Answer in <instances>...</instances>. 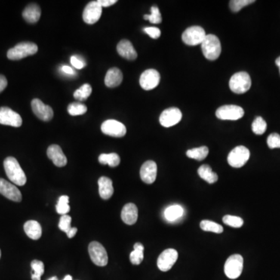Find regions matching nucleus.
I'll return each mask as SVG.
<instances>
[{
  "label": "nucleus",
  "mask_w": 280,
  "mask_h": 280,
  "mask_svg": "<svg viewBox=\"0 0 280 280\" xmlns=\"http://www.w3.org/2000/svg\"><path fill=\"white\" fill-rule=\"evenodd\" d=\"M71 64L74 68L77 69H81L85 66L86 63L84 61L81 60L77 56H72L70 59Z\"/></svg>",
  "instance_id": "obj_43"
},
{
  "label": "nucleus",
  "mask_w": 280,
  "mask_h": 280,
  "mask_svg": "<svg viewBox=\"0 0 280 280\" xmlns=\"http://www.w3.org/2000/svg\"><path fill=\"white\" fill-rule=\"evenodd\" d=\"M0 194L8 199L13 201L20 202L22 200L21 192H20L17 186H15L5 179H0Z\"/></svg>",
  "instance_id": "obj_17"
},
{
  "label": "nucleus",
  "mask_w": 280,
  "mask_h": 280,
  "mask_svg": "<svg viewBox=\"0 0 280 280\" xmlns=\"http://www.w3.org/2000/svg\"><path fill=\"white\" fill-rule=\"evenodd\" d=\"M77 231L78 230H77V227H72V231L67 235L68 238H72L73 237H75V235H77Z\"/></svg>",
  "instance_id": "obj_47"
},
{
  "label": "nucleus",
  "mask_w": 280,
  "mask_h": 280,
  "mask_svg": "<svg viewBox=\"0 0 280 280\" xmlns=\"http://www.w3.org/2000/svg\"><path fill=\"white\" fill-rule=\"evenodd\" d=\"M267 144L270 149L280 148V136L278 133H272L267 139Z\"/></svg>",
  "instance_id": "obj_41"
},
{
  "label": "nucleus",
  "mask_w": 280,
  "mask_h": 280,
  "mask_svg": "<svg viewBox=\"0 0 280 280\" xmlns=\"http://www.w3.org/2000/svg\"><path fill=\"white\" fill-rule=\"evenodd\" d=\"M91 93V86L90 84H85L81 88L75 90V93H73V97L77 100H80V101H84V100H87L90 97Z\"/></svg>",
  "instance_id": "obj_31"
},
{
  "label": "nucleus",
  "mask_w": 280,
  "mask_h": 280,
  "mask_svg": "<svg viewBox=\"0 0 280 280\" xmlns=\"http://www.w3.org/2000/svg\"><path fill=\"white\" fill-rule=\"evenodd\" d=\"M31 108L35 115L42 121H50L54 115L53 108L49 105L43 103L39 99H34L31 101Z\"/></svg>",
  "instance_id": "obj_16"
},
{
  "label": "nucleus",
  "mask_w": 280,
  "mask_h": 280,
  "mask_svg": "<svg viewBox=\"0 0 280 280\" xmlns=\"http://www.w3.org/2000/svg\"><path fill=\"white\" fill-rule=\"evenodd\" d=\"M145 20H149L152 23H160L162 21V17L160 13L159 8L156 6L151 7V13L149 15H144Z\"/></svg>",
  "instance_id": "obj_38"
},
{
  "label": "nucleus",
  "mask_w": 280,
  "mask_h": 280,
  "mask_svg": "<svg viewBox=\"0 0 280 280\" xmlns=\"http://www.w3.org/2000/svg\"><path fill=\"white\" fill-rule=\"evenodd\" d=\"M89 254L92 262L96 266L104 267L107 266L108 262V254L104 246L97 241H93L89 244Z\"/></svg>",
  "instance_id": "obj_8"
},
{
  "label": "nucleus",
  "mask_w": 280,
  "mask_h": 280,
  "mask_svg": "<svg viewBox=\"0 0 280 280\" xmlns=\"http://www.w3.org/2000/svg\"><path fill=\"white\" fill-rule=\"evenodd\" d=\"M26 235L32 240H38L42 235V229L38 222L35 220H28L23 226Z\"/></svg>",
  "instance_id": "obj_25"
},
{
  "label": "nucleus",
  "mask_w": 280,
  "mask_h": 280,
  "mask_svg": "<svg viewBox=\"0 0 280 280\" xmlns=\"http://www.w3.org/2000/svg\"><path fill=\"white\" fill-rule=\"evenodd\" d=\"M71 222H72V218L69 215H63L61 216L59 223V229L68 235L72 229L71 226Z\"/></svg>",
  "instance_id": "obj_40"
},
{
  "label": "nucleus",
  "mask_w": 280,
  "mask_h": 280,
  "mask_svg": "<svg viewBox=\"0 0 280 280\" xmlns=\"http://www.w3.org/2000/svg\"><path fill=\"white\" fill-rule=\"evenodd\" d=\"M62 72L64 73L68 74V75H74L75 72H74L72 68H71L70 66H63L62 67Z\"/></svg>",
  "instance_id": "obj_46"
},
{
  "label": "nucleus",
  "mask_w": 280,
  "mask_h": 280,
  "mask_svg": "<svg viewBox=\"0 0 280 280\" xmlns=\"http://www.w3.org/2000/svg\"><path fill=\"white\" fill-rule=\"evenodd\" d=\"M184 210L181 206L174 205L167 207L164 211V216L168 221H175L183 216Z\"/></svg>",
  "instance_id": "obj_27"
},
{
  "label": "nucleus",
  "mask_w": 280,
  "mask_h": 280,
  "mask_svg": "<svg viewBox=\"0 0 280 280\" xmlns=\"http://www.w3.org/2000/svg\"><path fill=\"white\" fill-rule=\"evenodd\" d=\"M123 75L121 71L118 68H112L107 72L105 78V85L110 88L118 87L122 82Z\"/></svg>",
  "instance_id": "obj_22"
},
{
  "label": "nucleus",
  "mask_w": 280,
  "mask_h": 280,
  "mask_svg": "<svg viewBox=\"0 0 280 280\" xmlns=\"http://www.w3.org/2000/svg\"><path fill=\"white\" fill-rule=\"evenodd\" d=\"M97 3L101 7H108L116 4L117 0H97Z\"/></svg>",
  "instance_id": "obj_44"
},
{
  "label": "nucleus",
  "mask_w": 280,
  "mask_h": 280,
  "mask_svg": "<svg viewBox=\"0 0 280 280\" xmlns=\"http://www.w3.org/2000/svg\"><path fill=\"white\" fill-rule=\"evenodd\" d=\"M209 154V149L207 146H201V147L194 148L187 151V157L196 161H203Z\"/></svg>",
  "instance_id": "obj_30"
},
{
  "label": "nucleus",
  "mask_w": 280,
  "mask_h": 280,
  "mask_svg": "<svg viewBox=\"0 0 280 280\" xmlns=\"http://www.w3.org/2000/svg\"><path fill=\"white\" fill-rule=\"evenodd\" d=\"M207 35L203 28L198 26H192L184 31L182 38L185 44L195 46L201 44Z\"/></svg>",
  "instance_id": "obj_7"
},
{
  "label": "nucleus",
  "mask_w": 280,
  "mask_h": 280,
  "mask_svg": "<svg viewBox=\"0 0 280 280\" xmlns=\"http://www.w3.org/2000/svg\"><path fill=\"white\" fill-rule=\"evenodd\" d=\"M244 111L241 107L238 105H224L216 110V115L220 120H231L236 121L242 118Z\"/></svg>",
  "instance_id": "obj_9"
},
{
  "label": "nucleus",
  "mask_w": 280,
  "mask_h": 280,
  "mask_svg": "<svg viewBox=\"0 0 280 280\" xmlns=\"http://www.w3.org/2000/svg\"><path fill=\"white\" fill-rule=\"evenodd\" d=\"M161 81V75L159 72L155 69H147L142 73L139 84L145 90H151L156 88Z\"/></svg>",
  "instance_id": "obj_12"
},
{
  "label": "nucleus",
  "mask_w": 280,
  "mask_h": 280,
  "mask_svg": "<svg viewBox=\"0 0 280 280\" xmlns=\"http://www.w3.org/2000/svg\"><path fill=\"white\" fill-rule=\"evenodd\" d=\"M117 51L121 57L128 60H135L138 56L133 44L128 40H121L117 45Z\"/></svg>",
  "instance_id": "obj_20"
},
{
  "label": "nucleus",
  "mask_w": 280,
  "mask_h": 280,
  "mask_svg": "<svg viewBox=\"0 0 280 280\" xmlns=\"http://www.w3.org/2000/svg\"><path fill=\"white\" fill-rule=\"evenodd\" d=\"M204 56L209 60H216L221 53V44L216 35H207L201 44Z\"/></svg>",
  "instance_id": "obj_2"
},
{
  "label": "nucleus",
  "mask_w": 280,
  "mask_h": 280,
  "mask_svg": "<svg viewBox=\"0 0 280 280\" xmlns=\"http://www.w3.org/2000/svg\"><path fill=\"white\" fill-rule=\"evenodd\" d=\"M7 87V80L4 75H0V93Z\"/></svg>",
  "instance_id": "obj_45"
},
{
  "label": "nucleus",
  "mask_w": 280,
  "mask_h": 280,
  "mask_svg": "<svg viewBox=\"0 0 280 280\" xmlns=\"http://www.w3.org/2000/svg\"><path fill=\"white\" fill-rule=\"evenodd\" d=\"M144 247L141 243H136L134 244V250L130 253V262L135 266H138L139 264L143 262L144 254Z\"/></svg>",
  "instance_id": "obj_29"
},
{
  "label": "nucleus",
  "mask_w": 280,
  "mask_h": 280,
  "mask_svg": "<svg viewBox=\"0 0 280 280\" xmlns=\"http://www.w3.org/2000/svg\"><path fill=\"white\" fill-rule=\"evenodd\" d=\"M38 45L33 42H21L10 48L7 58L10 60H20L28 56H33L38 52Z\"/></svg>",
  "instance_id": "obj_3"
},
{
  "label": "nucleus",
  "mask_w": 280,
  "mask_h": 280,
  "mask_svg": "<svg viewBox=\"0 0 280 280\" xmlns=\"http://www.w3.org/2000/svg\"><path fill=\"white\" fill-rule=\"evenodd\" d=\"M68 112L72 116H77L85 114L87 112V108L85 105L81 102H73L69 104L67 108Z\"/></svg>",
  "instance_id": "obj_32"
},
{
  "label": "nucleus",
  "mask_w": 280,
  "mask_h": 280,
  "mask_svg": "<svg viewBox=\"0 0 280 280\" xmlns=\"http://www.w3.org/2000/svg\"><path fill=\"white\" fill-rule=\"evenodd\" d=\"M0 258H1V250H0Z\"/></svg>",
  "instance_id": "obj_51"
},
{
  "label": "nucleus",
  "mask_w": 280,
  "mask_h": 280,
  "mask_svg": "<svg viewBox=\"0 0 280 280\" xmlns=\"http://www.w3.org/2000/svg\"><path fill=\"white\" fill-rule=\"evenodd\" d=\"M101 131L104 134L112 137H123L126 134V128L124 124L113 119L104 121L101 124Z\"/></svg>",
  "instance_id": "obj_10"
},
{
  "label": "nucleus",
  "mask_w": 280,
  "mask_h": 280,
  "mask_svg": "<svg viewBox=\"0 0 280 280\" xmlns=\"http://www.w3.org/2000/svg\"><path fill=\"white\" fill-rule=\"evenodd\" d=\"M254 3V0H231L230 2V8L233 12H239L244 7Z\"/></svg>",
  "instance_id": "obj_39"
},
{
  "label": "nucleus",
  "mask_w": 280,
  "mask_h": 280,
  "mask_svg": "<svg viewBox=\"0 0 280 280\" xmlns=\"http://www.w3.org/2000/svg\"><path fill=\"white\" fill-rule=\"evenodd\" d=\"M62 280H72V276H71V275H66V276H65V278H63V279Z\"/></svg>",
  "instance_id": "obj_49"
},
{
  "label": "nucleus",
  "mask_w": 280,
  "mask_h": 280,
  "mask_svg": "<svg viewBox=\"0 0 280 280\" xmlns=\"http://www.w3.org/2000/svg\"><path fill=\"white\" fill-rule=\"evenodd\" d=\"M0 124L10 125L13 127H20L22 124L20 115L7 107L0 108Z\"/></svg>",
  "instance_id": "obj_15"
},
{
  "label": "nucleus",
  "mask_w": 280,
  "mask_h": 280,
  "mask_svg": "<svg viewBox=\"0 0 280 280\" xmlns=\"http://www.w3.org/2000/svg\"><path fill=\"white\" fill-rule=\"evenodd\" d=\"M4 169L8 179L15 185L23 186L26 184L27 177L16 158L9 157L4 162Z\"/></svg>",
  "instance_id": "obj_1"
},
{
  "label": "nucleus",
  "mask_w": 280,
  "mask_h": 280,
  "mask_svg": "<svg viewBox=\"0 0 280 280\" xmlns=\"http://www.w3.org/2000/svg\"><path fill=\"white\" fill-rule=\"evenodd\" d=\"M33 273L31 275L32 280H41V275L44 272V265L41 261L34 260L31 264Z\"/></svg>",
  "instance_id": "obj_33"
},
{
  "label": "nucleus",
  "mask_w": 280,
  "mask_h": 280,
  "mask_svg": "<svg viewBox=\"0 0 280 280\" xmlns=\"http://www.w3.org/2000/svg\"><path fill=\"white\" fill-rule=\"evenodd\" d=\"M48 158L53 161V164L59 167H65L67 164V158L62 152L60 146L51 145L47 150Z\"/></svg>",
  "instance_id": "obj_19"
},
{
  "label": "nucleus",
  "mask_w": 280,
  "mask_h": 280,
  "mask_svg": "<svg viewBox=\"0 0 280 280\" xmlns=\"http://www.w3.org/2000/svg\"><path fill=\"white\" fill-rule=\"evenodd\" d=\"M98 161L100 164L105 165L108 164L111 167H115L119 165L121 162L119 156L115 152L112 154H102L99 156Z\"/></svg>",
  "instance_id": "obj_28"
},
{
  "label": "nucleus",
  "mask_w": 280,
  "mask_h": 280,
  "mask_svg": "<svg viewBox=\"0 0 280 280\" xmlns=\"http://www.w3.org/2000/svg\"><path fill=\"white\" fill-rule=\"evenodd\" d=\"M41 10L39 6L32 4L28 5L23 12V17L28 23H35L41 17Z\"/></svg>",
  "instance_id": "obj_24"
},
{
  "label": "nucleus",
  "mask_w": 280,
  "mask_h": 280,
  "mask_svg": "<svg viewBox=\"0 0 280 280\" xmlns=\"http://www.w3.org/2000/svg\"><path fill=\"white\" fill-rule=\"evenodd\" d=\"M99 194L103 199H109L113 195L112 181L109 177H100L98 180Z\"/></svg>",
  "instance_id": "obj_23"
},
{
  "label": "nucleus",
  "mask_w": 280,
  "mask_h": 280,
  "mask_svg": "<svg viewBox=\"0 0 280 280\" xmlns=\"http://www.w3.org/2000/svg\"><path fill=\"white\" fill-rule=\"evenodd\" d=\"M158 174V166L154 161H148L142 165L140 169V177L148 185L154 183Z\"/></svg>",
  "instance_id": "obj_18"
},
{
  "label": "nucleus",
  "mask_w": 280,
  "mask_h": 280,
  "mask_svg": "<svg viewBox=\"0 0 280 280\" xmlns=\"http://www.w3.org/2000/svg\"><path fill=\"white\" fill-rule=\"evenodd\" d=\"M182 113L177 108H170L165 109L160 116V123L166 128L174 126L182 120Z\"/></svg>",
  "instance_id": "obj_13"
},
{
  "label": "nucleus",
  "mask_w": 280,
  "mask_h": 280,
  "mask_svg": "<svg viewBox=\"0 0 280 280\" xmlns=\"http://www.w3.org/2000/svg\"><path fill=\"white\" fill-rule=\"evenodd\" d=\"M102 14V7L97 1H92L87 4L83 13V19L86 23L93 24L100 20Z\"/></svg>",
  "instance_id": "obj_14"
},
{
  "label": "nucleus",
  "mask_w": 280,
  "mask_h": 280,
  "mask_svg": "<svg viewBox=\"0 0 280 280\" xmlns=\"http://www.w3.org/2000/svg\"><path fill=\"white\" fill-rule=\"evenodd\" d=\"M200 227L202 231H210V232L216 233V234H221L223 233V228L221 225L218 224L210 220H202L200 223Z\"/></svg>",
  "instance_id": "obj_34"
},
{
  "label": "nucleus",
  "mask_w": 280,
  "mask_h": 280,
  "mask_svg": "<svg viewBox=\"0 0 280 280\" xmlns=\"http://www.w3.org/2000/svg\"><path fill=\"white\" fill-rule=\"evenodd\" d=\"M250 155V151L245 146H237L228 155V164L231 167L240 168L248 161Z\"/></svg>",
  "instance_id": "obj_6"
},
{
  "label": "nucleus",
  "mask_w": 280,
  "mask_h": 280,
  "mask_svg": "<svg viewBox=\"0 0 280 280\" xmlns=\"http://www.w3.org/2000/svg\"><path fill=\"white\" fill-rule=\"evenodd\" d=\"M223 221L225 224L235 228H240L244 224V220L239 216H231L226 215L223 216Z\"/></svg>",
  "instance_id": "obj_37"
},
{
  "label": "nucleus",
  "mask_w": 280,
  "mask_h": 280,
  "mask_svg": "<svg viewBox=\"0 0 280 280\" xmlns=\"http://www.w3.org/2000/svg\"><path fill=\"white\" fill-rule=\"evenodd\" d=\"M251 129L254 134L262 135L266 131L267 124L262 117H257L253 121Z\"/></svg>",
  "instance_id": "obj_36"
},
{
  "label": "nucleus",
  "mask_w": 280,
  "mask_h": 280,
  "mask_svg": "<svg viewBox=\"0 0 280 280\" xmlns=\"http://www.w3.org/2000/svg\"><path fill=\"white\" fill-rule=\"evenodd\" d=\"M244 259L241 254L230 256L224 265V272L231 279H236L242 273Z\"/></svg>",
  "instance_id": "obj_5"
},
{
  "label": "nucleus",
  "mask_w": 280,
  "mask_h": 280,
  "mask_svg": "<svg viewBox=\"0 0 280 280\" xmlns=\"http://www.w3.org/2000/svg\"><path fill=\"white\" fill-rule=\"evenodd\" d=\"M179 258L175 249L169 248L163 251L158 259V266L162 272H167L173 267Z\"/></svg>",
  "instance_id": "obj_11"
},
{
  "label": "nucleus",
  "mask_w": 280,
  "mask_h": 280,
  "mask_svg": "<svg viewBox=\"0 0 280 280\" xmlns=\"http://www.w3.org/2000/svg\"><path fill=\"white\" fill-rule=\"evenodd\" d=\"M69 198L68 195H62L58 201L56 205V211L59 214L67 215V213L70 211V207L69 205Z\"/></svg>",
  "instance_id": "obj_35"
},
{
  "label": "nucleus",
  "mask_w": 280,
  "mask_h": 280,
  "mask_svg": "<svg viewBox=\"0 0 280 280\" xmlns=\"http://www.w3.org/2000/svg\"><path fill=\"white\" fill-rule=\"evenodd\" d=\"M144 32H146L150 38L154 39H158L161 37V31L158 28H154V27H149V28H145Z\"/></svg>",
  "instance_id": "obj_42"
},
{
  "label": "nucleus",
  "mask_w": 280,
  "mask_h": 280,
  "mask_svg": "<svg viewBox=\"0 0 280 280\" xmlns=\"http://www.w3.org/2000/svg\"><path fill=\"white\" fill-rule=\"evenodd\" d=\"M121 217L122 221L128 225H133L138 220V209L133 203H128L123 207Z\"/></svg>",
  "instance_id": "obj_21"
},
{
  "label": "nucleus",
  "mask_w": 280,
  "mask_h": 280,
  "mask_svg": "<svg viewBox=\"0 0 280 280\" xmlns=\"http://www.w3.org/2000/svg\"><path fill=\"white\" fill-rule=\"evenodd\" d=\"M48 280H59V279H58L57 277L53 276V277H51V278H48Z\"/></svg>",
  "instance_id": "obj_50"
},
{
  "label": "nucleus",
  "mask_w": 280,
  "mask_h": 280,
  "mask_svg": "<svg viewBox=\"0 0 280 280\" xmlns=\"http://www.w3.org/2000/svg\"><path fill=\"white\" fill-rule=\"evenodd\" d=\"M275 64H276V66H278V69H279L280 73V56L279 57H278L276 59H275Z\"/></svg>",
  "instance_id": "obj_48"
},
{
  "label": "nucleus",
  "mask_w": 280,
  "mask_h": 280,
  "mask_svg": "<svg viewBox=\"0 0 280 280\" xmlns=\"http://www.w3.org/2000/svg\"><path fill=\"white\" fill-rule=\"evenodd\" d=\"M230 88L234 93H246L251 87V77L246 72H239L233 75L230 80Z\"/></svg>",
  "instance_id": "obj_4"
},
{
  "label": "nucleus",
  "mask_w": 280,
  "mask_h": 280,
  "mask_svg": "<svg viewBox=\"0 0 280 280\" xmlns=\"http://www.w3.org/2000/svg\"><path fill=\"white\" fill-rule=\"evenodd\" d=\"M198 174L201 179H203L209 184H213L218 181V175L216 173L213 172L211 167L208 164L201 165L198 169Z\"/></svg>",
  "instance_id": "obj_26"
}]
</instances>
